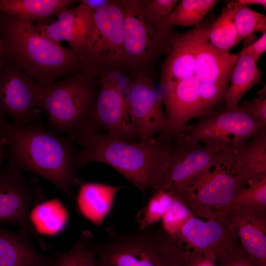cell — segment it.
<instances>
[{
    "label": "cell",
    "mask_w": 266,
    "mask_h": 266,
    "mask_svg": "<svg viewBox=\"0 0 266 266\" xmlns=\"http://www.w3.org/2000/svg\"><path fill=\"white\" fill-rule=\"evenodd\" d=\"M15 63L3 58L0 67V114L23 126L40 122L39 98L42 89Z\"/></svg>",
    "instance_id": "obj_13"
},
{
    "label": "cell",
    "mask_w": 266,
    "mask_h": 266,
    "mask_svg": "<svg viewBox=\"0 0 266 266\" xmlns=\"http://www.w3.org/2000/svg\"><path fill=\"white\" fill-rule=\"evenodd\" d=\"M74 0H0V13L31 25L49 22L50 18L69 8Z\"/></svg>",
    "instance_id": "obj_22"
},
{
    "label": "cell",
    "mask_w": 266,
    "mask_h": 266,
    "mask_svg": "<svg viewBox=\"0 0 266 266\" xmlns=\"http://www.w3.org/2000/svg\"><path fill=\"white\" fill-rule=\"evenodd\" d=\"M262 73L257 62L247 53L239 54L231 73L229 86L224 100L225 109H233L240 100L254 86L261 82Z\"/></svg>",
    "instance_id": "obj_23"
},
{
    "label": "cell",
    "mask_w": 266,
    "mask_h": 266,
    "mask_svg": "<svg viewBox=\"0 0 266 266\" xmlns=\"http://www.w3.org/2000/svg\"><path fill=\"white\" fill-rule=\"evenodd\" d=\"M108 239L95 243L98 266H187V252L163 231L121 233L105 228Z\"/></svg>",
    "instance_id": "obj_6"
},
{
    "label": "cell",
    "mask_w": 266,
    "mask_h": 266,
    "mask_svg": "<svg viewBox=\"0 0 266 266\" xmlns=\"http://www.w3.org/2000/svg\"><path fill=\"white\" fill-rule=\"evenodd\" d=\"M237 2L233 0L222 9L221 14L214 22L204 26L203 34L206 40L217 50L224 53L239 43L234 16Z\"/></svg>",
    "instance_id": "obj_24"
},
{
    "label": "cell",
    "mask_w": 266,
    "mask_h": 266,
    "mask_svg": "<svg viewBox=\"0 0 266 266\" xmlns=\"http://www.w3.org/2000/svg\"><path fill=\"white\" fill-rule=\"evenodd\" d=\"M218 2L216 0H181L167 17L170 24L198 27Z\"/></svg>",
    "instance_id": "obj_27"
},
{
    "label": "cell",
    "mask_w": 266,
    "mask_h": 266,
    "mask_svg": "<svg viewBox=\"0 0 266 266\" xmlns=\"http://www.w3.org/2000/svg\"><path fill=\"white\" fill-rule=\"evenodd\" d=\"M226 168L246 186L266 178V132L232 152Z\"/></svg>",
    "instance_id": "obj_19"
},
{
    "label": "cell",
    "mask_w": 266,
    "mask_h": 266,
    "mask_svg": "<svg viewBox=\"0 0 266 266\" xmlns=\"http://www.w3.org/2000/svg\"><path fill=\"white\" fill-rule=\"evenodd\" d=\"M125 98L138 140L150 139L164 131L166 115L162 94L145 72L135 73L133 78L127 82Z\"/></svg>",
    "instance_id": "obj_15"
},
{
    "label": "cell",
    "mask_w": 266,
    "mask_h": 266,
    "mask_svg": "<svg viewBox=\"0 0 266 266\" xmlns=\"http://www.w3.org/2000/svg\"><path fill=\"white\" fill-rule=\"evenodd\" d=\"M266 51V32L250 45L243 48L240 52L248 54L252 59L258 62L262 54Z\"/></svg>",
    "instance_id": "obj_36"
},
{
    "label": "cell",
    "mask_w": 266,
    "mask_h": 266,
    "mask_svg": "<svg viewBox=\"0 0 266 266\" xmlns=\"http://www.w3.org/2000/svg\"><path fill=\"white\" fill-rule=\"evenodd\" d=\"M124 186L89 182L81 185L76 198L80 214L98 226H101L109 214L115 197Z\"/></svg>",
    "instance_id": "obj_21"
},
{
    "label": "cell",
    "mask_w": 266,
    "mask_h": 266,
    "mask_svg": "<svg viewBox=\"0 0 266 266\" xmlns=\"http://www.w3.org/2000/svg\"><path fill=\"white\" fill-rule=\"evenodd\" d=\"M247 186L218 165L189 185L168 191L177 196L197 217L227 218L235 196Z\"/></svg>",
    "instance_id": "obj_9"
},
{
    "label": "cell",
    "mask_w": 266,
    "mask_h": 266,
    "mask_svg": "<svg viewBox=\"0 0 266 266\" xmlns=\"http://www.w3.org/2000/svg\"><path fill=\"white\" fill-rule=\"evenodd\" d=\"M265 208L266 178L252 182L240 190L235 197L232 209Z\"/></svg>",
    "instance_id": "obj_31"
},
{
    "label": "cell",
    "mask_w": 266,
    "mask_h": 266,
    "mask_svg": "<svg viewBox=\"0 0 266 266\" xmlns=\"http://www.w3.org/2000/svg\"><path fill=\"white\" fill-rule=\"evenodd\" d=\"M3 156H4V144L2 141H0V163Z\"/></svg>",
    "instance_id": "obj_40"
},
{
    "label": "cell",
    "mask_w": 266,
    "mask_h": 266,
    "mask_svg": "<svg viewBox=\"0 0 266 266\" xmlns=\"http://www.w3.org/2000/svg\"><path fill=\"white\" fill-rule=\"evenodd\" d=\"M94 124L96 129L128 141L138 139L130 119L125 98L127 83L120 71L102 74L98 77Z\"/></svg>",
    "instance_id": "obj_12"
},
{
    "label": "cell",
    "mask_w": 266,
    "mask_h": 266,
    "mask_svg": "<svg viewBox=\"0 0 266 266\" xmlns=\"http://www.w3.org/2000/svg\"><path fill=\"white\" fill-rule=\"evenodd\" d=\"M197 118L179 134L203 144L227 146L231 153L255 136L266 132V124L236 107L222 111L211 109Z\"/></svg>",
    "instance_id": "obj_10"
},
{
    "label": "cell",
    "mask_w": 266,
    "mask_h": 266,
    "mask_svg": "<svg viewBox=\"0 0 266 266\" xmlns=\"http://www.w3.org/2000/svg\"><path fill=\"white\" fill-rule=\"evenodd\" d=\"M97 77L81 72L42 87L38 103L46 113L50 130L73 142L81 134L97 131L94 113Z\"/></svg>",
    "instance_id": "obj_5"
},
{
    "label": "cell",
    "mask_w": 266,
    "mask_h": 266,
    "mask_svg": "<svg viewBox=\"0 0 266 266\" xmlns=\"http://www.w3.org/2000/svg\"><path fill=\"white\" fill-rule=\"evenodd\" d=\"M3 61V52H2V42H1L0 34V67L2 64Z\"/></svg>",
    "instance_id": "obj_39"
},
{
    "label": "cell",
    "mask_w": 266,
    "mask_h": 266,
    "mask_svg": "<svg viewBox=\"0 0 266 266\" xmlns=\"http://www.w3.org/2000/svg\"><path fill=\"white\" fill-rule=\"evenodd\" d=\"M237 1L240 3L246 5L252 4L262 5L265 9H266V0H238Z\"/></svg>",
    "instance_id": "obj_38"
},
{
    "label": "cell",
    "mask_w": 266,
    "mask_h": 266,
    "mask_svg": "<svg viewBox=\"0 0 266 266\" xmlns=\"http://www.w3.org/2000/svg\"><path fill=\"white\" fill-rule=\"evenodd\" d=\"M230 153L227 146L203 144L178 134L172 139L168 166L157 191L182 188L217 166L225 167Z\"/></svg>",
    "instance_id": "obj_11"
},
{
    "label": "cell",
    "mask_w": 266,
    "mask_h": 266,
    "mask_svg": "<svg viewBox=\"0 0 266 266\" xmlns=\"http://www.w3.org/2000/svg\"><path fill=\"white\" fill-rule=\"evenodd\" d=\"M81 145L77 151L76 166L99 162L111 166L139 191L153 193L164 180L170 159L172 139L160 133L146 140L128 141L99 131H91L75 141Z\"/></svg>",
    "instance_id": "obj_3"
},
{
    "label": "cell",
    "mask_w": 266,
    "mask_h": 266,
    "mask_svg": "<svg viewBox=\"0 0 266 266\" xmlns=\"http://www.w3.org/2000/svg\"><path fill=\"white\" fill-rule=\"evenodd\" d=\"M43 199L36 178L27 179L21 169L10 163L0 169V222L16 225L39 238L31 221L30 208Z\"/></svg>",
    "instance_id": "obj_14"
},
{
    "label": "cell",
    "mask_w": 266,
    "mask_h": 266,
    "mask_svg": "<svg viewBox=\"0 0 266 266\" xmlns=\"http://www.w3.org/2000/svg\"><path fill=\"white\" fill-rule=\"evenodd\" d=\"M147 10L160 19L167 18L178 2L177 0H144Z\"/></svg>",
    "instance_id": "obj_34"
},
{
    "label": "cell",
    "mask_w": 266,
    "mask_h": 266,
    "mask_svg": "<svg viewBox=\"0 0 266 266\" xmlns=\"http://www.w3.org/2000/svg\"><path fill=\"white\" fill-rule=\"evenodd\" d=\"M110 0H82L80 2L86 5L94 12L98 8L107 4Z\"/></svg>",
    "instance_id": "obj_37"
},
{
    "label": "cell",
    "mask_w": 266,
    "mask_h": 266,
    "mask_svg": "<svg viewBox=\"0 0 266 266\" xmlns=\"http://www.w3.org/2000/svg\"><path fill=\"white\" fill-rule=\"evenodd\" d=\"M123 10V68L135 73L145 69L167 53L173 34L167 17L160 19L147 9L144 0H120Z\"/></svg>",
    "instance_id": "obj_7"
},
{
    "label": "cell",
    "mask_w": 266,
    "mask_h": 266,
    "mask_svg": "<svg viewBox=\"0 0 266 266\" xmlns=\"http://www.w3.org/2000/svg\"><path fill=\"white\" fill-rule=\"evenodd\" d=\"M94 12L80 2L77 7L62 10L53 22L34 25L48 38L60 43L66 41L80 56L83 52L94 26Z\"/></svg>",
    "instance_id": "obj_16"
},
{
    "label": "cell",
    "mask_w": 266,
    "mask_h": 266,
    "mask_svg": "<svg viewBox=\"0 0 266 266\" xmlns=\"http://www.w3.org/2000/svg\"><path fill=\"white\" fill-rule=\"evenodd\" d=\"M92 233L84 230L73 245L66 252H57L54 256V266H98L97 252Z\"/></svg>",
    "instance_id": "obj_26"
},
{
    "label": "cell",
    "mask_w": 266,
    "mask_h": 266,
    "mask_svg": "<svg viewBox=\"0 0 266 266\" xmlns=\"http://www.w3.org/2000/svg\"><path fill=\"white\" fill-rule=\"evenodd\" d=\"M215 255L218 266H257L243 249L237 237L219 247Z\"/></svg>",
    "instance_id": "obj_32"
},
{
    "label": "cell",
    "mask_w": 266,
    "mask_h": 266,
    "mask_svg": "<svg viewBox=\"0 0 266 266\" xmlns=\"http://www.w3.org/2000/svg\"><path fill=\"white\" fill-rule=\"evenodd\" d=\"M257 121L266 124V95L247 100L236 107Z\"/></svg>",
    "instance_id": "obj_33"
},
{
    "label": "cell",
    "mask_w": 266,
    "mask_h": 266,
    "mask_svg": "<svg viewBox=\"0 0 266 266\" xmlns=\"http://www.w3.org/2000/svg\"><path fill=\"white\" fill-rule=\"evenodd\" d=\"M187 252V266H216L215 252L200 254Z\"/></svg>",
    "instance_id": "obj_35"
},
{
    "label": "cell",
    "mask_w": 266,
    "mask_h": 266,
    "mask_svg": "<svg viewBox=\"0 0 266 266\" xmlns=\"http://www.w3.org/2000/svg\"><path fill=\"white\" fill-rule=\"evenodd\" d=\"M227 218L238 240L257 266H266V208L232 209Z\"/></svg>",
    "instance_id": "obj_18"
},
{
    "label": "cell",
    "mask_w": 266,
    "mask_h": 266,
    "mask_svg": "<svg viewBox=\"0 0 266 266\" xmlns=\"http://www.w3.org/2000/svg\"><path fill=\"white\" fill-rule=\"evenodd\" d=\"M238 59L213 47L200 25L173 34L161 76L166 132H181L191 120L224 100Z\"/></svg>",
    "instance_id": "obj_1"
},
{
    "label": "cell",
    "mask_w": 266,
    "mask_h": 266,
    "mask_svg": "<svg viewBox=\"0 0 266 266\" xmlns=\"http://www.w3.org/2000/svg\"><path fill=\"white\" fill-rule=\"evenodd\" d=\"M171 194L172 199L161 221L163 231L177 240L178 235L183 225L195 216L181 199Z\"/></svg>",
    "instance_id": "obj_29"
},
{
    "label": "cell",
    "mask_w": 266,
    "mask_h": 266,
    "mask_svg": "<svg viewBox=\"0 0 266 266\" xmlns=\"http://www.w3.org/2000/svg\"><path fill=\"white\" fill-rule=\"evenodd\" d=\"M31 233L0 228V266H54V257L45 255L33 244Z\"/></svg>",
    "instance_id": "obj_20"
},
{
    "label": "cell",
    "mask_w": 266,
    "mask_h": 266,
    "mask_svg": "<svg viewBox=\"0 0 266 266\" xmlns=\"http://www.w3.org/2000/svg\"><path fill=\"white\" fill-rule=\"evenodd\" d=\"M30 219L36 232L54 235L65 228L68 214L60 200L53 199L36 204L30 213Z\"/></svg>",
    "instance_id": "obj_25"
},
{
    "label": "cell",
    "mask_w": 266,
    "mask_h": 266,
    "mask_svg": "<svg viewBox=\"0 0 266 266\" xmlns=\"http://www.w3.org/2000/svg\"><path fill=\"white\" fill-rule=\"evenodd\" d=\"M234 21L239 42L256 32H266V16L236 0Z\"/></svg>",
    "instance_id": "obj_28"
},
{
    "label": "cell",
    "mask_w": 266,
    "mask_h": 266,
    "mask_svg": "<svg viewBox=\"0 0 266 266\" xmlns=\"http://www.w3.org/2000/svg\"><path fill=\"white\" fill-rule=\"evenodd\" d=\"M0 141L9 163L42 176L74 200L73 187L83 183L76 172L77 151L71 139L46 129L41 122L19 126L0 114Z\"/></svg>",
    "instance_id": "obj_2"
},
{
    "label": "cell",
    "mask_w": 266,
    "mask_h": 266,
    "mask_svg": "<svg viewBox=\"0 0 266 266\" xmlns=\"http://www.w3.org/2000/svg\"><path fill=\"white\" fill-rule=\"evenodd\" d=\"M123 17L120 0H110L94 12L93 30L80 55L85 72L98 78L123 68Z\"/></svg>",
    "instance_id": "obj_8"
},
{
    "label": "cell",
    "mask_w": 266,
    "mask_h": 266,
    "mask_svg": "<svg viewBox=\"0 0 266 266\" xmlns=\"http://www.w3.org/2000/svg\"><path fill=\"white\" fill-rule=\"evenodd\" d=\"M0 34L3 58L16 64L41 87L85 72L77 53L44 35L34 25L0 13Z\"/></svg>",
    "instance_id": "obj_4"
},
{
    "label": "cell",
    "mask_w": 266,
    "mask_h": 266,
    "mask_svg": "<svg viewBox=\"0 0 266 266\" xmlns=\"http://www.w3.org/2000/svg\"><path fill=\"white\" fill-rule=\"evenodd\" d=\"M172 199V194L166 191L161 190L154 193L148 203L136 216L138 230L150 228L161 220Z\"/></svg>",
    "instance_id": "obj_30"
},
{
    "label": "cell",
    "mask_w": 266,
    "mask_h": 266,
    "mask_svg": "<svg viewBox=\"0 0 266 266\" xmlns=\"http://www.w3.org/2000/svg\"><path fill=\"white\" fill-rule=\"evenodd\" d=\"M236 237L235 229L227 217L204 221L194 216L183 225L177 241L186 251L202 254L215 252L221 246Z\"/></svg>",
    "instance_id": "obj_17"
}]
</instances>
